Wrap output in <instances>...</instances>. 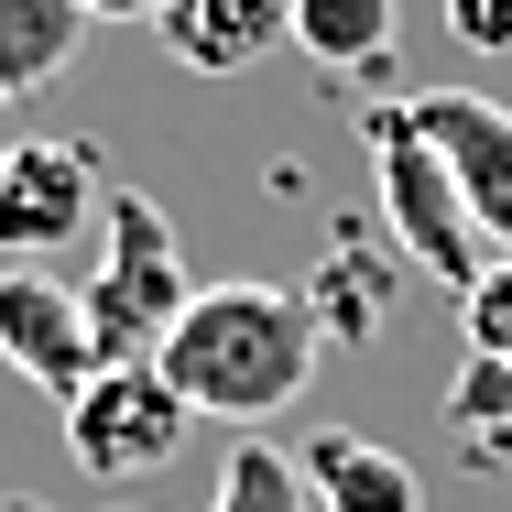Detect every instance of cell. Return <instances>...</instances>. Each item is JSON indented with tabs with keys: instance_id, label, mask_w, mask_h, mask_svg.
<instances>
[{
	"instance_id": "obj_16",
	"label": "cell",
	"mask_w": 512,
	"mask_h": 512,
	"mask_svg": "<svg viewBox=\"0 0 512 512\" xmlns=\"http://www.w3.org/2000/svg\"><path fill=\"white\" fill-rule=\"evenodd\" d=\"M447 33L469 55H512V0H447Z\"/></svg>"
},
{
	"instance_id": "obj_6",
	"label": "cell",
	"mask_w": 512,
	"mask_h": 512,
	"mask_svg": "<svg viewBox=\"0 0 512 512\" xmlns=\"http://www.w3.org/2000/svg\"><path fill=\"white\" fill-rule=\"evenodd\" d=\"M404 120L425 131V153L458 175V197H469V218H480V240L512 251V109L480 99V88H425V99H404Z\"/></svg>"
},
{
	"instance_id": "obj_15",
	"label": "cell",
	"mask_w": 512,
	"mask_h": 512,
	"mask_svg": "<svg viewBox=\"0 0 512 512\" xmlns=\"http://www.w3.org/2000/svg\"><path fill=\"white\" fill-rule=\"evenodd\" d=\"M447 414H458V425H480V436H512V371L469 360V371H458V393H447Z\"/></svg>"
},
{
	"instance_id": "obj_14",
	"label": "cell",
	"mask_w": 512,
	"mask_h": 512,
	"mask_svg": "<svg viewBox=\"0 0 512 512\" xmlns=\"http://www.w3.org/2000/svg\"><path fill=\"white\" fill-rule=\"evenodd\" d=\"M458 327H469V360H491V371H512V251L458 295Z\"/></svg>"
},
{
	"instance_id": "obj_2",
	"label": "cell",
	"mask_w": 512,
	"mask_h": 512,
	"mask_svg": "<svg viewBox=\"0 0 512 512\" xmlns=\"http://www.w3.org/2000/svg\"><path fill=\"white\" fill-rule=\"evenodd\" d=\"M77 295H88L99 371H109V360H153V349H164V327L197 306V284H186V251H175V218L142 197V186H109V218H99V273H88Z\"/></svg>"
},
{
	"instance_id": "obj_8",
	"label": "cell",
	"mask_w": 512,
	"mask_h": 512,
	"mask_svg": "<svg viewBox=\"0 0 512 512\" xmlns=\"http://www.w3.org/2000/svg\"><path fill=\"white\" fill-rule=\"evenodd\" d=\"M273 44H295V0H164V55L197 77H240Z\"/></svg>"
},
{
	"instance_id": "obj_10",
	"label": "cell",
	"mask_w": 512,
	"mask_h": 512,
	"mask_svg": "<svg viewBox=\"0 0 512 512\" xmlns=\"http://www.w3.org/2000/svg\"><path fill=\"white\" fill-rule=\"evenodd\" d=\"M306 491H316V512H414L425 502L414 469L393 447H371V436H316L306 447Z\"/></svg>"
},
{
	"instance_id": "obj_4",
	"label": "cell",
	"mask_w": 512,
	"mask_h": 512,
	"mask_svg": "<svg viewBox=\"0 0 512 512\" xmlns=\"http://www.w3.org/2000/svg\"><path fill=\"white\" fill-rule=\"evenodd\" d=\"M186 393L153 371V360H109L99 382L66 404V458L88 469V480H153V469H175V447H186Z\"/></svg>"
},
{
	"instance_id": "obj_9",
	"label": "cell",
	"mask_w": 512,
	"mask_h": 512,
	"mask_svg": "<svg viewBox=\"0 0 512 512\" xmlns=\"http://www.w3.org/2000/svg\"><path fill=\"white\" fill-rule=\"evenodd\" d=\"M88 44V11L77 0H0V109H22L33 88H55Z\"/></svg>"
},
{
	"instance_id": "obj_13",
	"label": "cell",
	"mask_w": 512,
	"mask_h": 512,
	"mask_svg": "<svg viewBox=\"0 0 512 512\" xmlns=\"http://www.w3.org/2000/svg\"><path fill=\"white\" fill-rule=\"evenodd\" d=\"M207 512H316V491H306V458H284V447H240L229 469H218V502Z\"/></svg>"
},
{
	"instance_id": "obj_7",
	"label": "cell",
	"mask_w": 512,
	"mask_h": 512,
	"mask_svg": "<svg viewBox=\"0 0 512 512\" xmlns=\"http://www.w3.org/2000/svg\"><path fill=\"white\" fill-rule=\"evenodd\" d=\"M0 360L22 382H44L55 404H77L99 382V338H88V295L55 284L44 262H11L0 273Z\"/></svg>"
},
{
	"instance_id": "obj_18",
	"label": "cell",
	"mask_w": 512,
	"mask_h": 512,
	"mask_svg": "<svg viewBox=\"0 0 512 512\" xmlns=\"http://www.w3.org/2000/svg\"><path fill=\"white\" fill-rule=\"evenodd\" d=\"M0 512H44V502H33V491H0Z\"/></svg>"
},
{
	"instance_id": "obj_1",
	"label": "cell",
	"mask_w": 512,
	"mask_h": 512,
	"mask_svg": "<svg viewBox=\"0 0 512 512\" xmlns=\"http://www.w3.org/2000/svg\"><path fill=\"white\" fill-rule=\"evenodd\" d=\"M316 327L306 284H197V306L164 327L153 371L186 393V414H229V425H262L316 382Z\"/></svg>"
},
{
	"instance_id": "obj_3",
	"label": "cell",
	"mask_w": 512,
	"mask_h": 512,
	"mask_svg": "<svg viewBox=\"0 0 512 512\" xmlns=\"http://www.w3.org/2000/svg\"><path fill=\"white\" fill-rule=\"evenodd\" d=\"M371 186H382V229H393V251L425 262L447 295H469V284L502 262V251L480 240L469 197H458V175L425 153V131H414L404 109H371Z\"/></svg>"
},
{
	"instance_id": "obj_17",
	"label": "cell",
	"mask_w": 512,
	"mask_h": 512,
	"mask_svg": "<svg viewBox=\"0 0 512 512\" xmlns=\"http://www.w3.org/2000/svg\"><path fill=\"white\" fill-rule=\"evenodd\" d=\"M88 22H164V0H77Z\"/></svg>"
},
{
	"instance_id": "obj_11",
	"label": "cell",
	"mask_w": 512,
	"mask_h": 512,
	"mask_svg": "<svg viewBox=\"0 0 512 512\" xmlns=\"http://www.w3.org/2000/svg\"><path fill=\"white\" fill-rule=\"evenodd\" d=\"M295 55L338 66H382L393 55V0H295Z\"/></svg>"
},
{
	"instance_id": "obj_5",
	"label": "cell",
	"mask_w": 512,
	"mask_h": 512,
	"mask_svg": "<svg viewBox=\"0 0 512 512\" xmlns=\"http://www.w3.org/2000/svg\"><path fill=\"white\" fill-rule=\"evenodd\" d=\"M109 218V175L88 142H0V251L11 262H55Z\"/></svg>"
},
{
	"instance_id": "obj_12",
	"label": "cell",
	"mask_w": 512,
	"mask_h": 512,
	"mask_svg": "<svg viewBox=\"0 0 512 512\" xmlns=\"http://www.w3.org/2000/svg\"><path fill=\"white\" fill-rule=\"evenodd\" d=\"M382 284H393L382 251H327V273L306 284V306H316L327 338H371V327H382Z\"/></svg>"
}]
</instances>
